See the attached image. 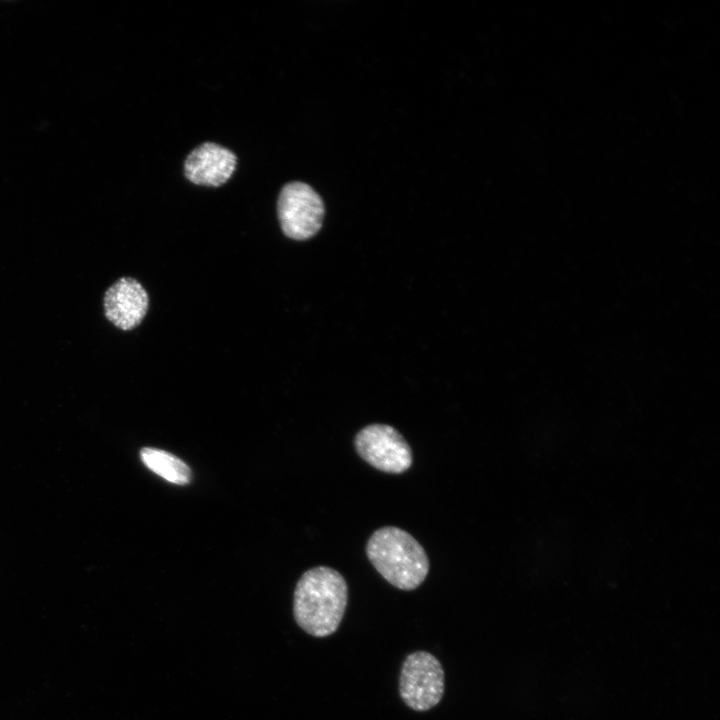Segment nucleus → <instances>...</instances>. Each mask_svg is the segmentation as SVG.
<instances>
[{
  "label": "nucleus",
  "instance_id": "nucleus-2",
  "mask_svg": "<svg viewBox=\"0 0 720 720\" xmlns=\"http://www.w3.org/2000/svg\"><path fill=\"white\" fill-rule=\"evenodd\" d=\"M366 554L380 575L401 590H414L429 572V559L421 544L405 530L381 527L373 532Z\"/></svg>",
  "mask_w": 720,
  "mask_h": 720
},
{
  "label": "nucleus",
  "instance_id": "nucleus-4",
  "mask_svg": "<svg viewBox=\"0 0 720 720\" xmlns=\"http://www.w3.org/2000/svg\"><path fill=\"white\" fill-rule=\"evenodd\" d=\"M277 212L281 229L287 237L307 240L322 226L324 203L311 186L294 181L281 189Z\"/></svg>",
  "mask_w": 720,
  "mask_h": 720
},
{
  "label": "nucleus",
  "instance_id": "nucleus-6",
  "mask_svg": "<svg viewBox=\"0 0 720 720\" xmlns=\"http://www.w3.org/2000/svg\"><path fill=\"white\" fill-rule=\"evenodd\" d=\"M148 294L135 279L123 277L108 288L104 296L106 318L121 330L138 326L148 310Z\"/></svg>",
  "mask_w": 720,
  "mask_h": 720
},
{
  "label": "nucleus",
  "instance_id": "nucleus-1",
  "mask_svg": "<svg viewBox=\"0 0 720 720\" xmlns=\"http://www.w3.org/2000/svg\"><path fill=\"white\" fill-rule=\"evenodd\" d=\"M347 602L348 586L344 577L331 567H314L296 584L294 618L308 634L326 637L338 629Z\"/></svg>",
  "mask_w": 720,
  "mask_h": 720
},
{
  "label": "nucleus",
  "instance_id": "nucleus-3",
  "mask_svg": "<svg viewBox=\"0 0 720 720\" xmlns=\"http://www.w3.org/2000/svg\"><path fill=\"white\" fill-rule=\"evenodd\" d=\"M444 685V670L435 656L416 651L406 657L399 678V693L408 707L427 711L436 706L442 699Z\"/></svg>",
  "mask_w": 720,
  "mask_h": 720
},
{
  "label": "nucleus",
  "instance_id": "nucleus-7",
  "mask_svg": "<svg viewBox=\"0 0 720 720\" xmlns=\"http://www.w3.org/2000/svg\"><path fill=\"white\" fill-rule=\"evenodd\" d=\"M237 164L236 155L218 144L206 142L196 147L186 158V178L194 184L218 187L232 176Z\"/></svg>",
  "mask_w": 720,
  "mask_h": 720
},
{
  "label": "nucleus",
  "instance_id": "nucleus-5",
  "mask_svg": "<svg viewBox=\"0 0 720 720\" xmlns=\"http://www.w3.org/2000/svg\"><path fill=\"white\" fill-rule=\"evenodd\" d=\"M354 446L364 461L386 473H403L413 462L410 445L390 425L377 423L365 426L356 434Z\"/></svg>",
  "mask_w": 720,
  "mask_h": 720
},
{
  "label": "nucleus",
  "instance_id": "nucleus-8",
  "mask_svg": "<svg viewBox=\"0 0 720 720\" xmlns=\"http://www.w3.org/2000/svg\"><path fill=\"white\" fill-rule=\"evenodd\" d=\"M140 458L148 469L168 482L185 485L191 481L188 465L167 451L144 447L140 450Z\"/></svg>",
  "mask_w": 720,
  "mask_h": 720
}]
</instances>
